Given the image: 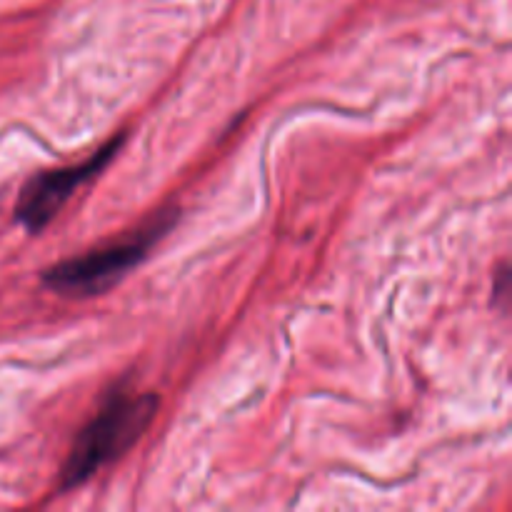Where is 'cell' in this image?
<instances>
[{
	"mask_svg": "<svg viewBox=\"0 0 512 512\" xmlns=\"http://www.w3.org/2000/svg\"><path fill=\"white\" fill-rule=\"evenodd\" d=\"M175 218H178L175 210H163L145 220L128 238L100 245V248L75 255V258L60 260L43 270V283L53 293L68 295V298H93V295L105 293L143 263L155 243L173 228Z\"/></svg>",
	"mask_w": 512,
	"mask_h": 512,
	"instance_id": "cell-2",
	"label": "cell"
},
{
	"mask_svg": "<svg viewBox=\"0 0 512 512\" xmlns=\"http://www.w3.org/2000/svg\"><path fill=\"white\" fill-rule=\"evenodd\" d=\"M508 293H510V273H508V265H503L498 273V285H495V295L503 300V305H508Z\"/></svg>",
	"mask_w": 512,
	"mask_h": 512,
	"instance_id": "cell-4",
	"label": "cell"
},
{
	"mask_svg": "<svg viewBox=\"0 0 512 512\" xmlns=\"http://www.w3.org/2000/svg\"><path fill=\"white\" fill-rule=\"evenodd\" d=\"M158 405L155 393H135L133 388L110 390L98 413L75 438L60 470V490L78 488L128 453L153 423Z\"/></svg>",
	"mask_w": 512,
	"mask_h": 512,
	"instance_id": "cell-1",
	"label": "cell"
},
{
	"mask_svg": "<svg viewBox=\"0 0 512 512\" xmlns=\"http://www.w3.org/2000/svg\"><path fill=\"white\" fill-rule=\"evenodd\" d=\"M123 143L125 135H118V138H110L103 148L95 150L83 163L33 175L23 185V190L18 195V203H15V218H18V223L28 233H40L60 213V208L73 198L75 190L90 183L115 158V153H118Z\"/></svg>",
	"mask_w": 512,
	"mask_h": 512,
	"instance_id": "cell-3",
	"label": "cell"
}]
</instances>
